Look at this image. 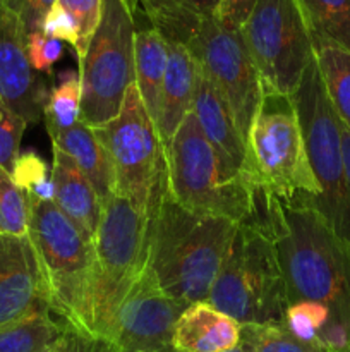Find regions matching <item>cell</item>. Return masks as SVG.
<instances>
[{
  "label": "cell",
  "mask_w": 350,
  "mask_h": 352,
  "mask_svg": "<svg viewBox=\"0 0 350 352\" xmlns=\"http://www.w3.org/2000/svg\"><path fill=\"white\" fill-rule=\"evenodd\" d=\"M331 322V313L321 302L297 301L287 306L283 316V327L299 340L319 347V337L325 327ZM325 351V349H323Z\"/></svg>",
  "instance_id": "83f0119b"
},
{
  "label": "cell",
  "mask_w": 350,
  "mask_h": 352,
  "mask_svg": "<svg viewBox=\"0 0 350 352\" xmlns=\"http://www.w3.org/2000/svg\"><path fill=\"white\" fill-rule=\"evenodd\" d=\"M50 140L51 146H57L69 155L79 170L89 179L102 199V205L115 195V174L108 151L91 127L79 122L71 129L50 134Z\"/></svg>",
  "instance_id": "ffe728a7"
},
{
  "label": "cell",
  "mask_w": 350,
  "mask_h": 352,
  "mask_svg": "<svg viewBox=\"0 0 350 352\" xmlns=\"http://www.w3.org/2000/svg\"><path fill=\"white\" fill-rule=\"evenodd\" d=\"M165 188L189 212L242 223L253 212L254 191L246 179L223 182L218 158L189 112L165 148Z\"/></svg>",
  "instance_id": "9c48e42d"
},
{
  "label": "cell",
  "mask_w": 350,
  "mask_h": 352,
  "mask_svg": "<svg viewBox=\"0 0 350 352\" xmlns=\"http://www.w3.org/2000/svg\"><path fill=\"white\" fill-rule=\"evenodd\" d=\"M237 226L189 212L163 188L151 217L148 260L161 291L184 306L208 301Z\"/></svg>",
  "instance_id": "7a4b0ae2"
},
{
  "label": "cell",
  "mask_w": 350,
  "mask_h": 352,
  "mask_svg": "<svg viewBox=\"0 0 350 352\" xmlns=\"http://www.w3.org/2000/svg\"><path fill=\"white\" fill-rule=\"evenodd\" d=\"M26 30L12 0H0V98L24 122H40L48 91L31 67Z\"/></svg>",
  "instance_id": "5bb4252c"
},
{
  "label": "cell",
  "mask_w": 350,
  "mask_h": 352,
  "mask_svg": "<svg viewBox=\"0 0 350 352\" xmlns=\"http://www.w3.org/2000/svg\"><path fill=\"white\" fill-rule=\"evenodd\" d=\"M27 124L0 98V168L12 172Z\"/></svg>",
  "instance_id": "4dcf8cb0"
},
{
  "label": "cell",
  "mask_w": 350,
  "mask_h": 352,
  "mask_svg": "<svg viewBox=\"0 0 350 352\" xmlns=\"http://www.w3.org/2000/svg\"><path fill=\"white\" fill-rule=\"evenodd\" d=\"M250 219L273 239L288 305L321 302L331 313L319 344L326 352L350 346V256L318 212L257 192Z\"/></svg>",
  "instance_id": "6da1fadb"
},
{
  "label": "cell",
  "mask_w": 350,
  "mask_h": 352,
  "mask_svg": "<svg viewBox=\"0 0 350 352\" xmlns=\"http://www.w3.org/2000/svg\"><path fill=\"white\" fill-rule=\"evenodd\" d=\"M69 333L64 323L51 318L50 309H34L0 329V352H54Z\"/></svg>",
  "instance_id": "7402d4cb"
},
{
  "label": "cell",
  "mask_w": 350,
  "mask_h": 352,
  "mask_svg": "<svg viewBox=\"0 0 350 352\" xmlns=\"http://www.w3.org/2000/svg\"><path fill=\"white\" fill-rule=\"evenodd\" d=\"M93 131L108 151L115 195L153 212L165 188V150L136 82L127 88L115 119Z\"/></svg>",
  "instance_id": "8fae6325"
},
{
  "label": "cell",
  "mask_w": 350,
  "mask_h": 352,
  "mask_svg": "<svg viewBox=\"0 0 350 352\" xmlns=\"http://www.w3.org/2000/svg\"><path fill=\"white\" fill-rule=\"evenodd\" d=\"M304 134L309 165L319 184V196L305 203L319 213L350 256V186L342 148V126L326 93L316 55L290 96Z\"/></svg>",
  "instance_id": "ba28073f"
},
{
  "label": "cell",
  "mask_w": 350,
  "mask_h": 352,
  "mask_svg": "<svg viewBox=\"0 0 350 352\" xmlns=\"http://www.w3.org/2000/svg\"><path fill=\"white\" fill-rule=\"evenodd\" d=\"M127 3H129V7L130 9H132V12H136V9H137V0H126Z\"/></svg>",
  "instance_id": "f35d334b"
},
{
  "label": "cell",
  "mask_w": 350,
  "mask_h": 352,
  "mask_svg": "<svg viewBox=\"0 0 350 352\" xmlns=\"http://www.w3.org/2000/svg\"><path fill=\"white\" fill-rule=\"evenodd\" d=\"M54 203L88 241H95L102 217V199L89 179L79 170L69 155L54 146L51 164Z\"/></svg>",
  "instance_id": "ac0fdd59"
},
{
  "label": "cell",
  "mask_w": 350,
  "mask_h": 352,
  "mask_svg": "<svg viewBox=\"0 0 350 352\" xmlns=\"http://www.w3.org/2000/svg\"><path fill=\"white\" fill-rule=\"evenodd\" d=\"M30 199L10 172L0 168V236H27Z\"/></svg>",
  "instance_id": "4316f807"
},
{
  "label": "cell",
  "mask_w": 350,
  "mask_h": 352,
  "mask_svg": "<svg viewBox=\"0 0 350 352\" xmlns=\"http://www.w3.org/2000/svg\"><path fill=\"white\" fill-rule=\"evenodd\" d=\"M242 177L250 188L287 205H305L319 196L290 96L263 89V100L246 140Z\"/></svg>",
  "instance_id": "5b68a950"
},
{
  "label": "cell",
  "mask_w": 350,
  "mask_h": 352,
  "mask_svg": "<svg viewBox=\"0 0 350 352\" xmlns=\"http://www.w3.org/2000/svg\"><path fill=\"white\" fill-rule=\"evenodd\" d=\"M312 38L350 54V0H297Z\"/></svg>",
  "instance_id": "cb8c5ba5"
},
{
  "label": "cell",
  "mask_w": 350,
  "mask_h": 352,
  "mask_svg": "<svg viewBox=\"0 0 350 352\" xmlns=\"http://www.w3.org/2000/svg\"><path fill=\"white\" fill-rule=\"evenodd\" d=\"M81 98L82 86L79 72H62L58 85L48 91L43 109L48 134L62 133L81 122Z\"/></svg>",
  "instance_id": "d4e9b609"
},
{
  "label": "cell",
  "mask_w": 350,
  "mask_h": 352,
  "mask_svg": "<svg viewBox=\"0 0 350 352\" xmlns=\"http://www.w3.org/2000/svg\"><path fill=\"white\" fill-rule=\"evenodd\" d=\"M239 347L244 352H326L299 340L283 323L242 325Z\"/></svg>",
  "instance_id": "484cf974"
},
{
  "label": "cell",
  "mask_w": 350,
  "mask_h": 352,
  "mask_svg": "<svg viewBox=\"0 0 350 352\" xmlns=\"http://www.w3.org/2000/svg\"><path fill=\"white\" fill-rule=\"evenodd\" d=\"M134 12L126 0H103L102 23L79 62L81 122L102 127L120 112L126 91L136 82Z\"/></svg>",
  "instance_id": "30bf717a"
},
{
  "label": "cell",
  "mask_w": 350,
  "mask_h": 352,
  "mask_svg": "<svg viewBox=\"0 0 350 352\" xmlns=\"http://www.w3.org/2000/svg\"><path fill=\"white\" fill-rule=\"evenodd\" d=\"M256 0H216L215 17L220 23L240 30Z\"/></svg>",
  "instance_id": "d590c367"
},
{
  "label": "cell",
  "mask_w": 350,
  "mask_h": 352,
  "mask_svg": "<svg viewBox=\"0 0 350 352\" xmlns=\"http://www.w3.org/2000/svg\"><path fill=\"white\" fill-rule=\"evenodd\" d=\"M55 2L57 0H14V7L23 21L26 34L41 31L45 17Z\"/></svg>",
  "instance_id": "e575fe53"
},
{
  "label": "cell",
  "mask_w": 350,
  "mask_h": 352,
  "mask_svg": "<svg viewBox=\"0 0 350 352\" xmlns=\"http://www.w3.org/2000/svg\"><path fill=\"white\" fill-rule=\"evenodd\" d=\"M185 308L161 291L146 267L117 309L103 347L108 352H174L172 336Z\"/></svg>",
  "instance_id": "4fadbf2b"
},
{
  "label": "cell",
  "mask_w": 350,
  "mask_h": 352,
  "mask_svg": "<svg viewBox=\"0 0 350 352\" xmlns=\"http://www.w3.org/2000/svg\"><path fill=\"white\" fill-rule=\"evenodd\" d=\"M167 71L161 86L160 113L156 122L163 150L172 143L184 117L192 110L198 74L196 60L184 45L167 40Z\"/></svg>",
  "instance_id": "d6986e66"
},
{
  "label": "cell",
  "mask_w": 350,
  "mask_h": 352,
  "mask_svg": "<svg viewBox=\"0 0 350 352\" xmlns=\"http://www.w3.org/2000/svg\"><path fill=\"white\" fill-rule=\"evenodd\" d=\"M335 352H350V346L347 347V349H342V351H335Z\"/></svg>",
  "instance_id": "ab89813d"
},
{
  "label": "cell",
  "mask_w": 350,
  "mask_h": 352,
  "mask_svg": "<svg viewBox=\"0 0 350 352\" xmlns=\"http://www.w3.org/2000/svg\"><path fill=\"white\" fill-rule=\"evenodd\" d=\"M82 346H84V340H81L79 337H75L74 333H69L54 352H84L82 351Z\"/></svg>",
  "instance_id": "8d00e7d4"
},
{
  "label": "cell",
  "mask_w": 350,
  "mask_h": 352,
  "mask_svg": "<svg viewBox=\"0 0 350 352\" xmlns=\"http://www.w3.org/2000/svg\"><path fill=\"white\" fill-rule=\"evenodd\" d=\"M40 308L48 291L30 236H0V329Z\"/></svg>",
  "instance_id": "9a60e30c"
},
{
  "label": "cell",
  "mask_w": 350,
  "mask_h": 352,
  "mask_svg": "<svg viewBox=\"0 0 350 352\" xmlns=\"http://www.w3.org/2000/svg\"><path fill=\"white\" fill-rule=\"evenodd\" d=\"M26 54L34 72H51V67L64 54V45L55 38L36 31L26 36Z\"/></svg>",
  "instance_id": "1f68e13d"
},
{
  "label": "cell",
  "mask_w": 350,
  "mask_h": 352,
  "mask_svg": "<svg viewBox=\"0 0 350 352\" xmlns=\"http://www.w3.org/2000/svg\"><path fill=\"white\" fill-rule=\"evenodd\" d=\"M12 6H14V0H12ZM14 9H16V7H14Z\"/></svg>",
  "instance_id": "b9f144b4"
},
{
  "label": "cell",
  "mask_w": 350,
  "mask_h": 352,
  "mask_svg": "<svg viewBox=\"0 0 350 352\" xmlns=\"http://www.w3.org/2000/svg\"><path fill=\"white\" fill-rule=\"evenodd\" d=\"M167 40L191 52L202 74L222 95L244 140L263 100V82L240 30L220 23L215 14L180 10L151 19Z\"/></svg>",
  "instance_id": "277c9868"
},
{
  "label": "cell",
  "mask_w": 350,
  "mask_h": 352,
  "mask_svg": "<svg viewBox=\"0 0 350 352\" xmlns=\"http://www.w3.org/2000/svg\"><path fill=\"white\" fill-rule=\"evenodd\" d=\"M69 12L78 28L79 47L75 50L79 62L84 58L91 38L95 36L103 14V0H57Z\"/></svg>",
  "instance_id": "f546056e"
},
{
  "label": "cell",
  "mask_w": 350,
  "mask_h": 352,
  "mask_svg": "<svg viewBox=\"0 0 350 352\" xmlns=\"http://www.w3.org/2000/svg\"><path fill=\"white\" fill-rule=\"evenodd\" d=\"M192 112L198 119L202 134L211 144L213 151L218 158L220 174H222L223 182L242 181L246 140L240 134L226 102L199 67L198 74H196Z\"/></svg>",
  "instance_id": "2e32d148"
},
{
  "label": "cell",
  "mask_w": 350,
  "mask_h": 352,
  "mask_svg": "<svg viewBox=\"0 0 350 352\" xmlns=\"http://www.w3.org/2000/svg\"><path fill=\"white\" fill-rule=\"evenodd\" d=\"M230 352H244V351L240 349V347H237V349H233V351H230Z\"/></svg>",
  "instance_id": "60d3db41"
},
{
  "label": "cell",
  "mask_w": 350,
  "mask_h": 352,
  "mask_svg": "<svg viewBox=\"0 0 350 352\" xmlns=\"http://www.w3.org/2000/svg\"><path fill=\"white\" fill-rule=\"evenodd\" d=\"M137 7H141L151 21L158 16L180 12V10L215 14L216 0H137Z\"/></svg>",
  "instance_id": "d6a6232c"
},
{
  "label": "cell",
  "mask_w": 350,
  "mask_h": 352,
  "mask_svg": "<svg viewBox=\"0 0 350 352\" xmlns=\"http://www.w3.org/2000/svg\"><path fill=\"white\" fill-rule=\"evenodd\" d=\"M47 36L55 38L58 41H65L71 45L74 50L79 47V36H78V28H75L74 21L69 16L67 10L60 6L58 2L54 3L50 10H48L47 17L43 21V28H41Z\"/></svg>",
  "instance_id": "836d02e7"
},
{
  "label": "cell",
  "mask_w": 350,
  "mask_h": 352,
  "mask_svg": "<svg viewBox=\"0 0 350 352\" xmlns=\"http://www.w3.org/2000/svg\"><path fill=\"white\" fill-rule=\"evenodd\" d=\"M30 199V236L48 291V308L91 346L95 250L54 201Z\"/></svg>",
  "instance_id": "3957f363"
},
{
  "label": "cell",
  "mask_w": 350,
  "mask_h": 352,
  "mask_svg": "<svg viewBox=\"0 0 350 352\" xmlns=\"http://www.w3.org/2000/svg\"><path fill=\"white\" fill-rule=\"evenodd\" d=\"M240 325L208 301L182 311L172 336L174 352H230L240 344Z\"/></svg>",
  "instance_id": "e0dca14e"
},
{
  "label": "cell",
  "mask_w": 350,
  "mask_h": 352,
  "mask_svg": "<svg viewBox=\"0 0 350 352\" xmlns=\"http://www.w3.org/2000/svg\"><path fill=\"white\" fill-rule=\"evenodd\" d=\"M342 126V148H343V160H345V172H347V179H349V186H350V131Z\"/></svg>",
  "instance_id": "74e56055"
},
{
  "label": "cell",
  "mask_w": 350,
  "mask_h": 352,
  "mask_svg": "<svg viewBox=\"0 0 350 352\" xmlns=\"http://www.w3.org/2000/svg\"><path fill=\"white\" fill-rule=\"evenodd\" d=\"M168 47L163 34L153 26L150 30L136 31L134 41V72L141 100L154 124L160 113L161 86L167 71Z\"/></svg>",
  "instance_id": "44dd1931"
},
{
  "label": "cell",
  "mask_w": 350,
  "mask_h": 352,
  "mask_svg": "<svg viewBox=\"0 0 350 352\" xmlns=\"http://www.w3.org/2000/svg\"><path fill=\"white\" fill-rule=\"evenodd\" d=\"M10 175L17 188L26 192L27 198L54 201L55 188L51 181V170L36 151L30 150L19 153Z\"/></svg>",
  "instance_id": "f1b7e54d"
},
{
  "label": "cell",
  "mask_w": 350,
  "mask_h": 352,
  "mask_svg": "<svg viewBox=\"0 0 350 352\" xmlns=\"http://www.w3.org/2000/svg\"><path fill=\"white\" fill-rule=\"evenodd\" d=\"M208 302L240 325L283 323L287 287L277 248L263 227L250 220L237 226Z\"/></svg>",
  "instance_id": "8992f818"
},
{
  "label": "cell",
  "mask_w": 350,
  "mask_h": 352,
  "mask_svg": "<svg viewBox=\"0 0 350 352\" xmlns=\"http://www.w3.org/2000/svg\"><path fill=\"white\" fill-rule=\"evenodd\" d=\"M153 212L113 195L102 205L96 230L91 346H105L113 318L150 260Z\"/></svg>",
  "instance_id": "52a82bcc"
},
{
  "label": "cell",
  "mask_w": 350,
  "mask_h": 352,
  "mask_svg": "<svg viewBox=\"0 0 350 352\" xmlns=\"http://www.w3.org/2000/svg\"><path fill=\"white\" fill-rule=\"evenodd\" d=\"M314 55L326 93L340 122L350 131V54L336 45L312 38Z\"/></svg>",
  "instance_id": "603a6c76"
},
{
  "label": "cell",
  "mask_w": 350,
  "mask_h": 352,
  "mask_svg": "<svg viewBox=\"0 0 350 352\" xmlns=\"http://www.w3.org/2000/svg\"><path fill=\"white\" fill-rule=\"evenodd\" d=\"M263 89L292 96L314 58V43L297 0H256L240 26Z\"/></svg>",
  "instance_id": "7c38bea8"
}]
</instances>
